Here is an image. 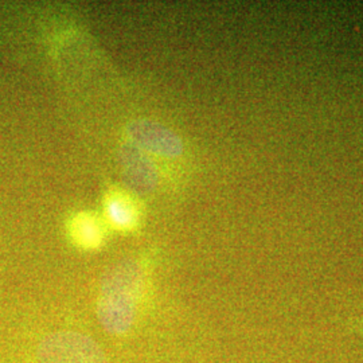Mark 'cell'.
Instances as JSON below:
<instances>
[{
  "instance_id": "6da1fadb",
  "label": "cell",
  "mask_w": 363,
  "mask_h": 363,
  "mask_svg": "<svg viewBox=\"0 0 363 363\" xmlns=\"http://www.w3.org/2000/svg\"><path fill=\"white\" fill-rule=\"evenodd\" d=\"M143 276L138 265L123 264L105 279L99 300V318L113 335L128 333L142 296Z\"/></svg>"
},
{
  "instance_id": "7a4b0ae2",
  "label": "cell",
  "mask_w": 363,
  "mask_h": 363,
  "mask_svg": "<svg viewBox=\"0 0 363 363\" xmlns=\"http://www.w3.org/2000/svg\"><path fill=\"white\" fill-rule=\"evenodd\" d=\"M40 363H106L104 352L91 337L77 333H57L39 345Z\"/></svg>"
},
{
  "instance_id": "3957f363",
  "label": "cell",
  "mask_w": 363,
  "mask_h": 363,
  "mask_svg": "<svg viewBox=\"0 0 363 363\" xmlns=\"http://www.w3.org/2000/svg\"><path fill=\"white\" fill-rule=\"evenodd\" d=\"M105 218L118 232L135 230L142 220V208L132 195L120 190H109L104 198Z\"/></svg>"
},
{
  "instance_id": "277c9868",
  "label": "cell",
  "mask_w": 363,
  "mask_h": 363,
  "mask_svg": "<svg viewBox=\"0 0 363 363\" xmlns=\"http://www.w3.org/2000/svg\"><path fill=\"white\" fill-rule=\"evenodd\" d=\"M72 241L77 247L91 250L104 244L105 226L103 220L91 213H79L69 225Z\"/></svg>"
}]
</instances>
